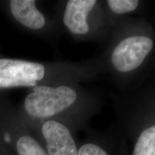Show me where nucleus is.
Returning a JSON list of instances; mask_svg holds the SVG:
<instances>
[{
	"instance_id": "0eeeda50",
	"label": "nucleus",
	"mask_w": 155,
	"mask_h": 155,
	"mask_svg": "<svg viewBox=\"0 0 155 155\" xmlns=\"http://www.w3.org/2000/svg\"><path fill=\"white\" fill-rule=\"evenodd\" d=\"M35 0H9L3 2L12 20L26 32L48 40H55L60 27L56 19L47 16L38 8Z\"/></svg>"
},
{
	"instance_id": "6e6552de",
	"label": "nucleus",
	"mask_w": 155,
	"mask_h": 155,
	"mask_svg": "<svg viewBox=\"0 0 155 155\" xmlns=\"http://www.w3.org/2000/svg\"><path fill=\"white\" fill-rule=\"evenodd\" d=\"M48 155H77L79 142L77 132L68 125L56 120L40 124L33 132Z\"/></svg>"
},
{
	"instance_id": "f03ea898",
	"label": "nucleus",
	"mask_w": 155,
	"mask_h": 155,
	"mask_svg": "<svg viewBox=\"0 0 155 155\" xmlns=\"http://www.w3.org/2000/svg\"><path fill=\"white\" fill-rule=\"evenodd\" d=\"M105 52L101 56L120 88L139 86L147 75L154 55L153 27L145 19L127 17L111 26Z\"/></svg>"
},
{
	"instance_id": "39448f33",
	"label": "nucleus",
	"mask_w": 155,
	"mask_h": 155,
	"mask_svg": "<svg viewBox=\"0 0 155 155\" xmlns=\"http://www.w3.org/2000/svg\"><path fill=\"white\" fill-rule=\"evenodd\" d=\"M152 88L130 100L121 111L124 135L132 141L131 155H155V105Z\"/></svg>"
},
{
	"instance_id": "7ed1b4c3",
	"label": "nucleus",
	"mask_w": 155,
	"mask_h": 155,
	"mask_svg": "<svg viewBox=\"0 0 155 155\" xmlns=\"http://www.w3.org/2000/svg\"><path fill=\"white\" fill-rule=\"evenodd\" d=\"M106 73L101 57L81 61L38 62L0 57V91L94 81Z\"/></svg>"
},
{
	"instance_id": "20e7f679",
	"label": "nucleus",
	"mask_w": 155,
	"mask_h": 155,
	"mask_svg": "<svg viewBox=\"0 0 155 155\" xmlns=\"http://www.w3.org/2000/svg\"><path fill=\"white\" fill-rule=\"evenodd\" d=\"M63 28L78 41H92L106 45L111 28L102 2L68 0L60 4L56 19Z\"/></svg>"
},
{
	"instance_id": "9d476101",
	"label": "nucleus",
	"mask_w": 155,
	"mask_h": 155,
	"mask_svg": "<svg viewBox=\"0 0 155 155\" xmlns=\"http://www.w3.org/2000/svg\"><path fill=\"white\" fill-rule=\"evenodd\" d=\"M141 5L142 2L139 0H107L104 3V8L111 28L119 19L137 12L141 9Z\"/></svg>"
},
{
	"instance_id": "9b49d317",
	"label": "nucleus",
	"mask_w": 155,
	"mask_h": 155,
	"mask_svg": "<svg viewBox=\"0 0 155 155\" xmlns=\"http://www.w3.org/2000/svg\"><path fill=\"white\" fill-rule=\"evenodd\" d=\"M0 155H15L10 147L3 140L1 136H0Z\"/></svg>"
},
{
	"instance_id": "423d86ee",
	"label": "nucleus",
	"mask_w": 155,
	"mask_h": 155,
	"mask_svg": "<svg viewBox=\"0 0 155 155\" xmlns=\"http://www.w3.org/2000/svg\"><path fill=\"white\" fill-rule=\"evenodd\" d=\"M0 136L15 155H48L46 150L25 124L17 106L0 94Z\"/></svg>"
},
{
	"instance_id": "1a4fd4ad",
	"label": "nucleus",
	"mask_w": 155,
	"mask_h": 155,
	"mask_svg": "<svg viewBox=\"0 0 155 155\" xmlns=\"http://www.w3.org/2000/svg\"><path fill=\"white\" fill-rule=\"evenodd\" d=\"M124 140L120 134L91 132L83 142L79 143L77 155H119L123 152L121 148L124 147Z\"/></svg>"
},
{
	"instance_id": "f257e3e1",
	"label": "nucleus",
	"mask_w": 155,
	"mask_h": 155,
	"mask_svg": "<svg viewBox=\"0 0 155 155\" xmlns=\"http://www.w3.org/2000/svg\"><path fill=\"white\" fill-rule=\"evenodd\" d=\"M101 96L96 91L80 83H64L30 88L17 108L32 132L45 121L56 120L78 133L89 130L91 121L101 113Z\"/></svg>"
}]
</instances>
